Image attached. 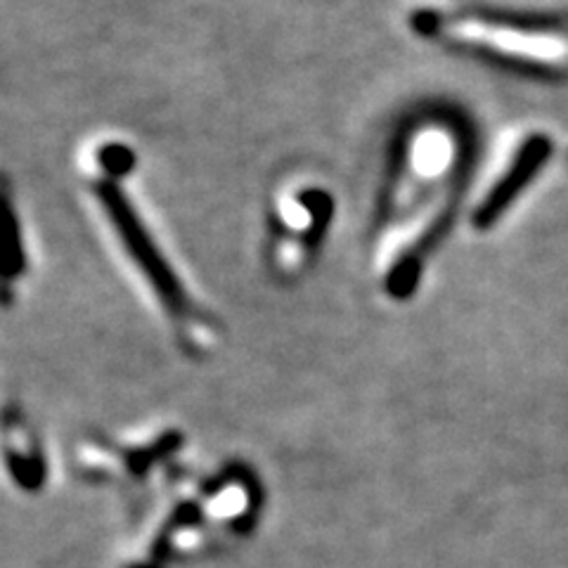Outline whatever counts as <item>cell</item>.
I'll return each mask as SVG.
<instances>
[{"instance_id": "6da1fadb", "label": "cell", "mask_w": 568, "mask_h": 568, "mask_svg": "<svg viewBox=\"0 0 568 568\" xmlns=\"http://www.w3.org/2000/svg\"><path fill=\"white\" fill-rule=\"evenodd\" d=\"M476 162L469 116L446 102L415 106L390 140L369 227V252L382 292L417 294L455 225Z\"/></svg>"}, {"instance_id": "7a4b0ae2", "label": "cell", "mask_w": 568, "mask_h": 568, "mask_svg": "<svg viewBox=\"0 0 568 568\" xmlns=\"http://www.w3.org/2000/svg\"><path fill=\"white\" fill-rule=\"evenodd\" d=\"M135 166V152L123 142H102L88 164V192L100 206L102 219L114 235L138 280L145 284L175 339L190 355H206L219 342L216 320L192 296L185 280L173 268L162 242L142 216L138 202L123 185V178Z\"/></svg>"}, {"instance_id": "3957f363", "label": "cell", "mask_w": 568, "mask_h": 568, "mask_svg": "<svg viewBox=\"0 0 568 568\" xmlns=\"http://www.w3.org/2000/svg\"><path fill=\"white\" fill-rule=\"evenodd\" d=\"M407 24L422 41L519 74L552 79L568 69V36L542 20L490 10L415 8Z\"/></svg>"}, {"instance_id": "277c9868", "label": "cell", "mask_w": 568, "mask_h": 568, "mask_svg": "<svg viewBox=\"0 0 568 568\" xmlns=\"http://www.w3.org/2000/svg\"><path fill=\"white\" fill-rule=\"evenodd\" d=\"M334 216V200L325 187L290 185L268 209V261L273 271L294 280L313 268L325 248Z\"/></svg>"}, {"instance_id": "5b68a950", "label": "cell", "mask_w": 568, "mask_h": 568, "mask_svg": "<svg viewBox=\"0 0 568 568\" xmlns=\"http://www.w3.org/2000/svg\"><path fill=\"white\" fill-rule=\"evenodd\" d=\"M549 154H552V142H549V138L542 133L530 135L517 150V154H514L511 164L505 169V173L497 178L490 190L481 197V202L471 211V227L478 230V233H486V230H490L500 221L507 209L519 200L524 187L545 166Z\"/></svg>"}, {"instance_id": "8992f818", "label": "cell", "mask_w": 568, "mask_h": 568, "mask_svg": "<svg viewBox=\"0 0 568 568\" xmlns=\"http://www.w3.org/2000/svg\"><path fill=\"white\" fill-rule=\"evenodd\" d=\"M6 453L8 467L17 484L24 488H36L45 476L43 450L36 438L33 426L22 415H8L6 419Z\"/></svg>"}]
</instances>
